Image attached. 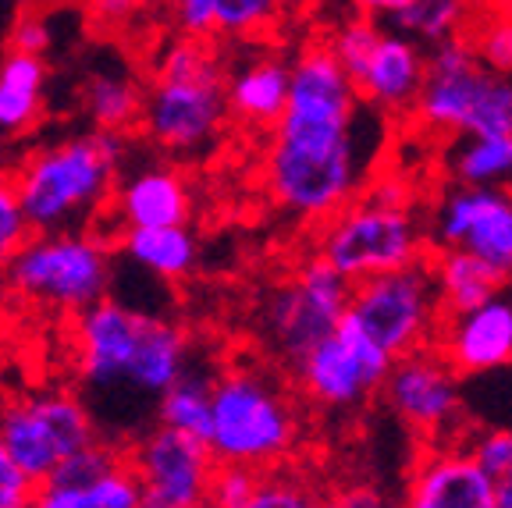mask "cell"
<instances>
[{
    "label": "cell",
    "instance_id": "cell-1",
    "mask_svg": "<svg viewBox=\"0 0 512 508\" xmlns=\"http://www.w3.org/2000/svg\"><path fill=\"white\" fill-rule=\"evenodd\" d=\"M360 107V89L328 40L306 43L292 57L288 104L264 153V189L274 207L320 224L367 189V160L356 135Z\"/></svg>",
    "mask_w": 512,
    "mask_h": 508
},
{
    "label": "cell",
    "instance_id": "cell-2",
    "mask_svg": "<svg viewBox=\"0 0 512 508\" xmlns=\"http://www.w3.org/2000/svg\"><path fill=\"white\" fill-rule=\"evenodd\" d=\"M72 342L89 413L93 420L104 409L111 413L100 437L128 448L143 437V416L157 420L160 395L185 374L189 342L182 327L104 295L75 313Z\"/></svg>",
    "mask_w": 512,
    "mask_h": 508
},
{
    "label": "cell",
    "instance_id": "cell-3",
    "mask_svg": "<svg viewBox=\"0 0 512 508\" xmlns=\"http://www.w3.org/2000/svg\"><path fill=\"white\" fill-rule=\"evenodd\" d=\"M228 107V68L214 40L178 36L160 50L146 82L139 128L157 150L196 157L224 132Z\"/></svg>",
    "mask_w": 512,
    "mask_h": 508
},
{
    "label": "cell",
    "instance_id": "cell-4",
    "mask_svg": "<svg viewBox=\"0 0 512 508\" xmlns=\"http://www.w3.org/2000/svg\"><path fill=\"white\" fill-rule=\"evenodd\" d=\"M125 153L128 132L118 128H93L32 153L15 175L32 231H64L93 214L111 196Z\"/></svg>",
    "mask_w": 512,
    "mask_h": 508
},
{
    "label": "cell",
    "instance_id": "cell-5",
    "mask_svg": "<svg viewBox=\"0 0 512 508\" xmlns=\"http://www.w3.org/2000/svg\"><path fill=\"white\" fill-rule=\"evenodd\" d=\"M409 118L431 135H512V75L480 61L470 36L427 50V79Z\"/></svg>",
    "mask_w": 512,
    "mask_h": 508
},
{
    "label": "cell",
    "instance_id": "cell-6",
    "mask_svg": "<svg viewBox=\"0 0 512 508\" xmlns=\"http://www.w3.org/2000/svg\"><path fill=\"white\" fill-rule=\"evenodd\" d=\"M431 239L413 214V203H395L363 189L338 214L320 221L317 256L356 281L424 260Z\"/></svg>",
    "mask_w": 512,
    "mask_h": 508
},
{
    "label": "cell",
    "instance_id": "cell-7",
    "mask_svg": "<svg viewBox=\"0 0 512 508\" xmlns=\"http://www.w3.org/2000/svg\"><path fill=\"white\" fill-rule=\"evenodd\" d=\"M11 295L43 310L82 313L111 288V249L96 235L32 231L4 267Z\"/></svg>",
    "mask_w": 512,
    "mask_h": 508
},
{
    "label": "cell",
    "instance_id": "cell-8",
    "mask_svg": "<svg viewBox=\"0 0 512 508\" xmlns=\"http://www.w3.org/2000/svg\"><path fill=\"white\" fill-rule=\"evenodd\" d=\"M296 413L267 377L228 370L214 381L210 448L217 459L271 469L296 448Z\"/></svg>",
    "mask_w": 512,
    "mask_h": 508
},
{
    "label": "cell",
    "instance_id": "cell-9",
    "mask_svg": "<svg viewBox=\"0 0 512 508\" xmlns=\"http://www.w3.org/2000/svg\"><path fill=\"white\" fill-rule=\"evenodd\" d=\"M345 317L367 338H374L392 359L406 356L420 345H434L441 320H445L434 260L424 256L409 267L356 281Z\"/></svg>",
    "mask_w": 512,
    "mask_h": 508
},
{
    "label": "cell",
    "instance_id": "cell-10",
    "mask_svg": "<svg viewBox=\"0 0 512 508\" xmlns=\"http://www.w3.org/2000/svg\"><path fill=\"white\" fill-rule=\"evenodd\" d=\"M352 299V281L324 256H310L260 306V338L274 356L296 363L338 331Z\"/></svg>",
    "mask_w": 512,
    "mask_h": 508
},
{
    "label": "cell",
    "instance_id": "cell-11",
    "mask_svg": "<svg viewBox=\"0 0 512 508\" xmlns=\"http://www.w3.org/2000/svg\"><path fill=\"white\" fill-rule=\"evenodd\" d=\"M0 437L18 466L40 484L61 459L93 445L100 430L86 398L68 391H40L0 409Z\"/></svg>",
    "mask_w": 512,
    "mask_h": 508
},
{
    "label": "cell",
    "instance_id": "cell-12",
    "mask_svg": "<svg viewBox=\"0 0 512 508\" xmlns=\"http://www.w3.org/2000/svg\"><path fill=\"white\" fill-rule=\"evenodd\" d=\"M125 455L143 484V505L196 508L210 501L217 455L207 437L157 423L139 441H132Z\"/></svg>",
    "mask_w": 512,
    "mask_h": 508
},
{
    "label": "cell",
    "instance_id": "cell-13",
    "mask_svg": "<svg viewBox=\"0 0 512 508\" xmlns=\"http://www.w3.org/2000/svg\"><path fill=\"white\" fill-rule=\"evenodd\" d=\"M392 363L395 359L374 338H367L345 317L335 334H328L310 356L299 359L296 377L313 402L331 405V409H349V405H360L367 395L384 388Z\"/></svg>",
    "mask_w": 512,
    "mask_h": 508
},
{
    "label": "cell",
    "instance_id": "cell-14",
    "mask_svg": "<svg viewBox=\"0 0 512 508\" xmlns=\"http://www.w3.org/2000/svg\"><path fill=\"white\" fill-rule=\"evenodd\" d=\"M431 246H463L512 281V185H459L441 196L431 221Z\"/></svg>",
    "mask_w": 512,
    "mask_h": 508
},
{
    "label": "cell",
    "instance_id": "cell-15",
    "mask_svg": "<svg viewBox=\"0 0 512 508\" xmlns=\"http://www.w3.org/2000/svg\"><path fill=\"white\" fill-rule=\"evenodd\" d=\"M384 398L420 434H445L459 416V374L438 345H420L392 363Z\"/></svg>",
    "mask_w": 512,
    "mask_h": 508
},
{
    "label": "cell",
    "instance_id": "cell-16",
    "mask_svg": "<svg viewBox=\"0 0 512 508\" xmlns=\"http://www.w3.org/2000/svg\"><path fill=\"white\" fill-rule=\"evenodd\" d=\"M434 345L459 377H477L512 363V295L498 292L473 310L445 317Z\"/></svg>",
    "mask_w": 512,
    "mask_h": 508
},
{
    "label": "cell",
    "instance_id": "cell-17",
    "mask_svg": "<svg viewBox=\"0 0 512 508\" xmlns=\"http://www.w3.org/2000/svg\"><path fill=\"white\" fill-rule=\"evenodd\" d=\"M427 79V47L399 29H381L367 68L356 79L363 104L384 118H409Z\"/></svg>",
    "mask_w": 512,
    "mask_h": 508
},
{
    "label": "cell",
    "instance_id": "cell-18",
    "mask_svg": "<svg viewBox=\"0 0 512 508\" xmlns=\"http://www.w3.org/2000/svg\"><path fill=\"white\" fill-rule=\"evenodd\" d=\"M406 501L413 508H498V480L470 448L445 445L416 462Z\"/></svg>",
    "mask_w": 512,
    "mask_h": 508
},
{
    "label": "cell",
    "instance_id": "cell-19",
    "mask_svg": "<svg viewBox=\"0 0 512 508\" xmlns=\"http://www.w3.org/2000/svg\"><path fill=\"white\" fill-rule=\"evenodd\" d=\"M285 0H171L178 32L200 40H256L278 25Z\"/></svg>",
    "mask_w": 512,
    "mask_h": 508
},
{
    "label": "cell",
    "instance_id": "cell-20",
    "mask_svg": "<svg viewBox=\"0 0 512 508\" xmlns=\"http://www.w3.org/2000/svg\"><path fill=\"white\" fill-rule=\"evenodd\" d=\"M288 82H292V64L281 57H253L242 68L228 72V107L232 118L246 128H264L271 132L288 104Z\"/></svg>",
    "mask_w": 512,
    "mask_h": 508
},
{
    "label": "cell",
    "instance_id": "cell-21",
    "mask_svg": "<svg viewBox=\"0 0 512 508\" xmlns=\"http://www.w3.org/2000/svg\"><path fill=\"white\" fill-rule=\"evenodd\" d=\"M114 214L121 228H157V224H185L192 214V199L182 175L171 167H146L128 178L114 196Z\"/></svg>",
    "mask_w": 512,
    "mask_h": 508
},
{
    "label": "cell",
    "instance_id": "cell-22",
    "mask_svg": "<svg viewBox=\"0 0 512 508\" xmlns=\"http://www.w3.org/2000/svg\"><path fill=\"white\" fill-rule=\"evenodd\" d=\"M434 278H438L441 313L445 317L473 310L480 302L495 299L509 285L491 263H484L477 253H470L463 246H448L434 253Z\"/></svg>",
    "mask_w": 512,
    "mask_h": 508
},
{
    "label": "cell",
    "instance_id": "cell-23",
    "mask_svg": "<svg viewBox=\"0 0 512 508\" xmlns=\"http://www.w3.org/2000/svg\"><path fill=\"white\" fill-rule=\"evenodd\" d=\"M118 462H125V448L114 445V441H104V437H96L93 445L79 448V452H72L68 459H61L54 466V473L36 484L32 505L82 508V494L104 477V473H111Z\"/></svg>",
    "mask_w": 512,
    "mask_h": 508
},
{
    "label": "cell",
    "instance_id": "cell-24",
    "mask_svg": "<svg viewBox=\"0 0 512 508\" xmlns=\"http://www.w3.org/2000/svg\"><path fill=\"white\" fill-rule=\"evenodd\" d=\"M43 86H47V64L40 54L8 50L0 61V135L29 132L43 111Z\"/></svg>",
    "mask_w": 512,
    "mask_h": 508
},
{
    "label": "cell",
    "instance_id": "cell-25",
    "mask_svg": "<svg viewBox=\"0 0 512 508\" xmlns=\"http://www.w3.org/2000/svg\"><path fill=\"white\" fill-rule=\"evenodd\" d=\"M121 249L136 267L160 281H182L196 267V239L185 224H157V228H125Z\"/></svg>",
    "mask_w": 512,
    "mask_h": 508
},
{
    "label": "cell",
    "instance_id": "cell-26",
    "mask_svg": "<svg viewBox=\"0 0 512 508\" xmlns=\"http://www.w3.org/2000/svg\"><path fill=\"white\" fill-rule=\"evenodd\" d=\"M143 100L146 89L132 75L121 72L89 75L86 89H82V107H86L93 128H118V132L136 128L143 118Z\"/></svg>",
    "mask_w": 512,
    "mask_h": 508
},
{
    "label": "cell",
    "instance_id": "cell-27",
    "mask_svg": "<svg viewBox=\"0 0 512 508\" xmlns=\"http://www.w3.org/2000/svg\"><path fill=\"white\" fill-rule=\"evenodd\" d=\"M448 171L459 185H512V135H459Z\"/></svg>",
    "mask_w": 512,
    "mask_h": 508
},
{
    "label": "cell",
    "instance_id": "cell-28",
    "mask_svg": "<svg viewBox=\"0 0 512 508\" xmlns=\"http://www.w3.org/2000/svg\"><path fill=\"white\" fill-rule=\"evenodd\" d=\"M480 8L473 0H413L399 18H395V29L413 36L420 47H438L445 40H456L466 36L477 22Z\"/></svg>",
    "mask_w": 512,
    "mask_h": 508
},
{
    "label": "cell",
    "instance_id": "cell-29",
    "mask_svg": "<svg viewBox=\"0 0 512 508\" xmlns=\"http://www.w3.org/2000/svg\"><path fill=\"white\" fill-rule=\"evenodd\" d=\"M157 423L189 430V434L207 437L210 441V427H214V384L200 381V377H192L189 370H185V374L160 395Z\"/></svg>",
    "mask_w": 512,
    "mask_h": 508
},
{
    "label": "cell",
    "instance_id": "cell-30",
    "mask_svg": "<svg viewBox=\"0 0 512 508\" xmlns=\"http://www.w3.org/2000/svg\"><path fill=\"white\" fill-rule=\"evenodd\" d=\"M477 47L480 61L495 68V72L512 75V15L498 4V8H480L473 29L466 32Z\"/></svg>",
    "mask_w": 512,
    "mask_h": 508
},
{
    "label": "cell",
    "instance_id": "cell-31",
    "mask_svg": "<svg viewBox=\"0 0 512 508\" xmlns=\"http://www.w3.org/2000/svg\"><path fill=\"white\" fill-rule=\"evenodd\" d=\"M377 40H381V22H374L367 15H356L331 32L328 47L335 50V57L342 61L345 72H349V79L356 82L363 75V68H367L370 54H374Z\"/></svg>",
    "mask_w": 512,
    "mask_h": 508
},
{
    "label": "cell",
    "instance_id": "cell-32",
    "mask_svg": "<svg viewBox=\"0 0 512 508\" xmlns=\"http://www.w3.org/2000/svg\"><path fill=\"white\" fill-rule=\"evenodd\" d=\"M264 484V469L249 462H228L217 459L214 480H210V501L207 505L224 508H253V498Z\"/></svg>",
    "mask_w": 512,
    "mask_h": 508
},
{
    "label": "cell",
    "instance_id": "cell-33",
    "mask_svg": "<svg viewBox=\"0 0 512 508\" xmlns=\"http://www.w3.org/2000/svg\"><path fill=\"white\" fill-rule=\"evenodd\" d=\"M29 235H32V224L22 210V199H18L15 175L0 171V270L8 267L11 256L29 242Z\"/></svg>",
    "mask_w": 512,
    "mask_h": 508
},
{
    "label": "cell",
    "instance_id": "cell-34",
    "mask_svg": "<svg viewBox=\"0 0 512 508\" xmlns=\"http://www.w3.org/2000/svg\"><path fill=\"white\" fill-rule=\"evenodd\" d=\"M36 498V480L25 473L0 437V508H22Z\"/></svg>",
    "mask_w": 512,
    "mask_h": 508
},
{
    "label": "cell",
    "instance_id": "cell-35",
    "mask_svg": "<svg viewBox=\"0 0 512 508\" xmlns=\"http://www.w3.org/2000/svg\"><path fill=\"white\" fill-rule=\"evenodd\" d=\"M470 452L477 455V462L488 469L491 477L502 480L505 473H512V430H488L484 437L473 441Z\"/></svg>",
    "mask_w": 512,
    "mask_h": 508
},
{
    "label": "cell",
    "instance_id": "cell-36",
    "mask_svg": "<svg viewBox=\"0 0 512 508\" xmlns=\"http://www.w3.org/2000/svg\"><path fill=\"white\" fill-rule=\"evenodd\" d=\"M313 494L303 491L296 480H281V477H264L260 491L253 498V508H296V505H310Z\"/></svg>",
    "mask_w": 512,
    "mask_h": 508
},
{
    "label": "cell",
    "instance_id": "cell-37",
    "mask_svg": "<svg viewBox=\"0 0 512 508\" xmlns=\"http://www.w3.org/2000/svg\"><path fill=\"white\" fill-rule=\"evenodd\" d=\"M50 47V25L36 15H22L11 29V50H25V54H47Z\"/></svg>",
    "mask_w": 512,
    "mask_h": 508
},
{
    "label": "cell",
    "instance_id": "cell-38",
    "mask_svg": "<svg viewBox=\"0 0 512 508\" xmlns=\"http://www.w3.org/2000/svg\"><path fill=\"white\" fill-rule=\"evenodd\" d=\"M86 4V15L93 18L100 29H118L128 18L136 15L143 0H82Z\"/></svg>",
    "mask_w": 512,
    "mask_h": 508
},
{
    "label": "cell",
    "instance_id": "cell-39",
    "mask_svg": "<svg viewBox=\"0 0 512 508\" xmlns=\"http://www.w3.org/2000/svg\"><path fill=\"white\" fill-rule=\"evenodd\" d=\"M409 4H413V0H352L356 15H367V18H374V22H395Z\"/></svg>",
    "mask_w": 512,
    "mask_h": 508
},
{
    "label": "cell",
    "instance_id": "cell-40",
    "mask_svg": "<svg viewBox=\"0 0 512 508\" xmlns=\"http://www.w3.org/2000/svg\"><path fill=\"white\" fill-rule=\"evenodd\" d=\"M498 508H512V473L498 480Z\"/></svg>",
    "mask_w": 512,
    "mask_h": 508
},
{
    "label": "cell",
    "instance_id": "cell-41",
    "mask_svg": "<svg viewBox=\"0 0 512 508\" xmlns=\"http://www.w3.org/2000/svg\"><path fill=\"white\" fill-rule=\"evenodd\" d=\"M477 8H498V4H505V0H473Z\"/></svg>",
    "mask_w": 512,
    "mask_h": 508
},
{
    "label": "cell",
    "instance_id": "cell-42",
    "mask_svg": "<svg viewBox=\"0 0 512 508\" xmlns=\"http://www.w3.org/2000/svg\"><path fill=\"white\" fill-rule=\"evenodd\" d=\"M502 8H505V11H509V15H512V0H505V4H502Z\"/></svg>",
    "mask_w": 512,
    "mask_h": 508
}]
</instances>
